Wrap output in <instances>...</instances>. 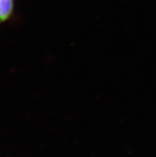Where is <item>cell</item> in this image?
<instances>
[{"mask_svg":"<svg viewBox=\"0 0 156 157\" xmlns=\"http://www.w3.org/2000/svg\"><path fill=\"white\" fill-rule=\"evenodd\" d=\"M15 10V0H0V26L11 19Z\"/></svg>","mask_w":156,"mask_h":157,"instance_id":"6da1fadb","label":"cell"}]
</instances>
